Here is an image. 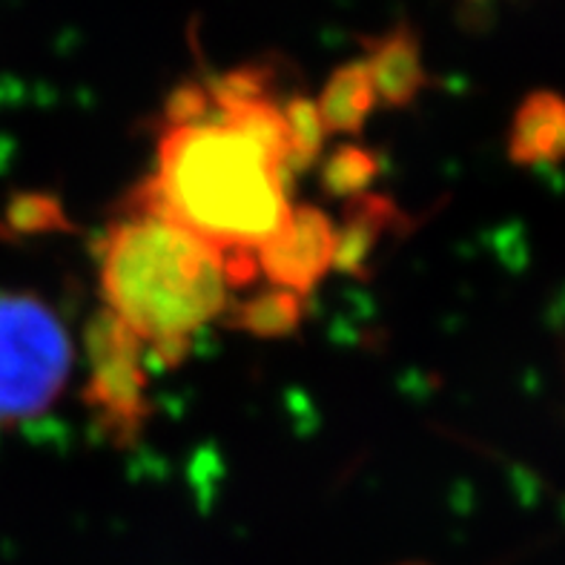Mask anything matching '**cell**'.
Segmentation results:
<instances>
[{
  "label": "cell",
  "mask_w": 565,
  "mask_h": 565,
  "mask_svg": "<svg viewBox=\"0 0 565 565\" xmlns=\"http://www.w3.org/2000/svg\"><path fill=\"white\" fill-rule=\"evenodd\" d=\"M287 172L279 158L218 121L161 129L156 172L138 186L129 210H156L215 250H258L290 215Z\"/></svg>",
  "instance_id": "obj_1"
},
{
  "label": "cell",
  "mask_w": 565,
  "mask_h": 565,
  "mask_svg": "<svg viewBox=\"0 0 565 565\" xmlns=\"http://www.w3.org/2000/svg\"><path fill=\"white\" fill-rule=\"evenodd\" d=\"M100 294L147 348L193 333L227 310L224 253L156 210H129L98 242Z\"/></svg>",
  "instance_id": "obj_2"
},
{
  "label": "cell",
  "mask_w": 565,
  "mask_h": 565,
  "mask_svg": "<svg viewBox=\"0 0 565 565\" xmlns=\"http://www.w3.org/2000/svg\"><path fill=\"white\" fill-rule=\"evenodd\" d=\"M70 371L72 342L55 310L29 290L0 287V425L41 416Z\"/></svg>",
  "instance_id": "obj_3"
},
{
  "label": "cell",
  "mask_w": 565,
  "mask_h": 565,
  "mask_svg": "<svg viewBox=\"0 0 565 565\" xmlns=\"http://www.w3.org/2000/svg\"><path fill=\"white\" fill-rule=\"evenodd\" d=\"M86 356L84 405L115 445L136 443L152 414L147 344L113 310L100 308L86 324Z\"/></svg>",
  "instance_id": "obj_4"
},
{
  "label": "cell",
  "mask_w": 565,
  "mask_h": 565,
  "mask_svg": "<svg viewBox=\"0 0 565 565\" xmlns=\"http://www.w3.org/2000/svg\"><path fill=\"white\" fill-rule=\"evenodd\" d=\"M337 230L324 210L313 204L290 207L287 222L256 250L258 270L273 287L308 296L333 267Z\"/></svg>",
  "instance_id": "obj_5"
},
{
  "label": "cell",
  "mask_w": 565,
  "mask_h": 565,
  "mask_svg": "<svg viewBox=\"0 0 565 565\" xmlns=\"http://www.w3.org/2000/svg\"><path fill=\"white\" fill-rule=\"evenodd\" d=\"M408 215L402 213L391 195L362 193L342 210V224L337 230L333 267L353 279H371L373 258L380 253L382 238L391 233H405Z\"/></svg>",
  "instance_id": "obj_6"
},
{
  "label": "cell",
  "mask_w": 565,
  "mask_h": 565,
  "mask_svg": "<svg viewBox=\"0 0 565 565\" xmlns=\"http://www.w3.org/2000/svg\"><path fill=\"white\" fill-rule=\"evenodd\" d=\"M367 72H371L376 100L385 107L402 109L414 104L428 84L423 64V43L414 26L399 23L376 41H367Z\"/></svg>",
  "instance_id": "obj_7"
},
{
  "label": "cell",
  "mask_w": 565,
  "mask_h": 565,
  "mask_svg": "<svg viewBox=\"0 0 565 565\" xmlns=\"http://www.w3.org/2000/svg\"><path fill=\"white\" fill-rule=\"evenodd\" d=\"M509 158L520 167L565 161V98L552 89L525 95L509 132Z\"/></svg>",
  "instance_id": "obj_8"
},
{
  "label": "cell",
  "mask_w": 565,
  "mask_h": 565,
  "mask_svg": "<svg viewBox=\"0 0 565 565\" xmlns=\"http://www.w3.org/2000/svg\"><path fill=\"white\" fill-rule=\"evenodd\" d=\"M373 104H376V89H373L365 61H348L330 72L328 84L316 100L328 136L330 132H342V136L362 132Z\"/></svg>",
  "instance_id": "obj_9"
},
{
  "label": "cell",
  "mask_w": 565,
  "mask_h": 565,
  "mask_svg": "<svg viewBox=\"0 0 565 565\" xmlns=\"http://www.w3.org/2000/svg\"><path fill=\"white\" fill-rule=\"evenodd\" d=\"M305 310H308L305 296L270 287V290H262V294L242 301L230 316V328L244 330L256 339L294 337L301 319H305Z\"/></svg>",
  "instance_id": "obj_10"
},
{
  "label": "cell",
  "mask_w": 565,
  "mask_h": 565,
  "mask_svg": "<svg viewBox=\"0 0 565 565\" xmlns=\"http://www.w3.org/2000/svg\"><path fill=\"white\" fill-rule=\"evenodd\" d=\"M72 230L75 224L66 213L64 201L55 193L23 190V193H14L0 210V238H7V242L50 236V233H72Z\"/></svg>",
  "instance_id": "obj_11"
},
{
  "label": "cell",
  "mask_w": 565,
  "mask_h": 565,
  "mask_svg": "<svg viewBox=\"0 0 565 565\" xmlns=\"http://www.w3.org/2000/svg\"><path fill=\"white\" fill-rule=\"evenodd\" d=\"M380 170L382 161L376 152L362 147V143H342L324 158L319 184H322V193L330 195V199L351 201L356 195L367 193V186L376 181Z\"/></svg>",
  "instance_id": "obj_12"
},
{
  "label": "cell",
  "mask_w": 565,
  "mask_h": 565,
  "mask_svg": "<svg viewBox=\"0 0 565 565\" xmlns=\"http://www.w3.org/2000/svg\"><path fill=\"white\" fill-rule=\"evenodd\" d=\"M285 121L287 132H290V152H287V172H305L319 161L324 147V138H328V129H324L322 115L316 107L313 98H305V95H294V98L285 104Z\"/></svg>",
  "instance_id": "obj_13"
},
{
  "label": "cell",
  "mask_w": 565,
  "mask_h": 565,
  "mask_svg": "<svg viewBox=\"0 0 565 565\" xmlns=\"http://www.w3.org/2000/svg\"><path fill=\"white\" fill-rule=\"evenodd\" d=\"M270 78L273 72L267 64H242L210 81V100H213V107L218 113H227V109L242 107V104H253V100H265Z\"/></svg>",
  "instance_id": "obj_14"
},
{
  "label": "cell",
  "mask_w": 565,
  "mask_h": 565,
  "mask_svg": "<svg viewBox=\"0 0 565 565\" xmlns=\"http://www.w3.org/2000/svg\"><path fill=\"white\" fill-rule=\"evenodd\" d=\"M210 109H213V100H210L207 84H195V81L179 84L164 104V129L201 124L210 115Z\"/></svg>",
  "instance_id": "obj_15"
},
{
  "label": "cell",
  "mask_w": 565,
  "mask_h": 565,
  "mask_svg": "<svg viewBox=\"0 0 565 565\" xmlns=\"http://www.w3.org/2000/svg\"><path fill=\"white\" fill-rule=\"evenodd\" d=\"M399 565H428V563H399Z\"/></svg>",
  "instance_id": "obj_16"
}]
</instances>
